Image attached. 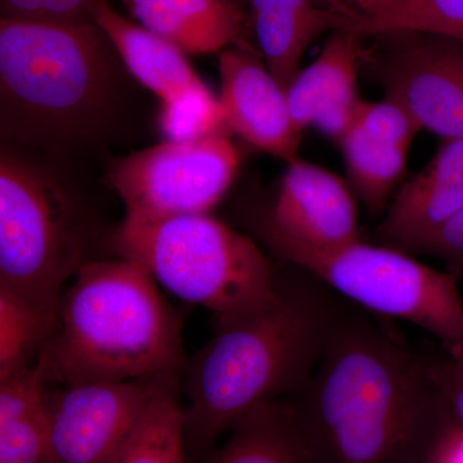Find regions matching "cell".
Listing matches in <instances>:
<instances>
[{"label":"cell","mask_w":463,"mask_h":463,"mask_svg":"<svg viewBox=\"0 0 463 463\" xmlns=\"http://www.w3.org/2000/svg\"><path fill=\"white\" fill-rule=\"evenodd\" d=\"M109 250L138 264L173 297L205 307L215 321L254 312L276 297L277 268L258 243L210 213L124 218Z\"/></svg>","instance_id":"cell-4"},{"label":"cell","mask_w":463,"mask_h":463,"mask_svg":"<svg viewBox=\"0 0 463 463\" xmlns=\"http://www.w3.org/2000/svg\"><path fill=\"white\" fill-rule=\"evenodd\" d=\"M322 8L340 17L337 29L345 21L367 20L398 7L405 0H316ZM336 29V30H337Z\"/></svg>","instance_id":"cell-28"},{"label":"cell","mask_w":463,"mask_h":463,"mask_svg":"<svg viewBox=\"0 0 463 463\" xmlns=\"http://www.w3.org/2000/svg\"><path fill=\"white\" fill-rule=\"evenodd\" d=\"M160 374L47 388L51 463H112L136 428Z\"/></svg>","instance_id":"cell-10"},{"label":"cell","mask_w":463,"mask_h":463,"mask_svg":"<svg viewBox=\"0 0 463 463\" xmlns=\"http://www.w3.org/2000/svg\"><path fill=\"white\" fill-rule=\"evenodd\" d=\"M437 371L453 423L463 432V343L437 354Z\"/></svg>","instance_id":"cell-27"},{"label":"cell","mask_w":463,"mask_h":463,"mask_svg":"<svg viewBox=\"0 0 463 463\" xmlns=\"http://www.w3.org/2000/svg\"><path fill=\"white\" fill-rule=\"evenodd\" d=\"M344 304L315 373L288 399L315 463H428L452 425L437 354Z\"/></svg>","instance_id":"cell-1"},{"label":"cell","mask_w":463,"mask_h":463,"mask_svg":"<svg viewBox=\"0 0 463 463\" xmlns=\"http://www.w3.org/2000/svg\"><path fill=\"white\" fill-rule=\"evenodd\" d=\"M265 65L288 91L304 53L322 33L335 32L340 17L316 0H246Z\"/></svg>","instance_id":"cell-18"},{"label":"cell","mask_w":463,"mask_h":463,"mask_svg":"<svg viewBox=\"0 0 463 463\" xmlns=\"http://www.w3.org/2000/svg\"><path fill=\"white\" fill-rule=\"evenodd\" d=\"M462 210L463 138L448 139L430 163L399 188L376 240L412 255Z\"/></svg>","instance_id":"cell-14"},{"label":"cell","mask_w":463,"mask_h":463,"mask_svg":"<svg viewBox=\"0 0 463 463\" xmlns=\"http://www.w3.org/2000/svg\"><path fill=\"white\" fill-rule=\"evenodd\" d=\"M279 263L312 274L347 303L388 319L428 331L444 347L463 343L459 279L411 254L355 241L317 248L279 237H259Z\"/></svg>","instance_id":"cell-7"},{"label":"cell","mask_w":463,"mask_h":463,"mask_svg":"<svg viewBox=\"0 0 463 463\" xmlns=\"http://www.w3.org/2000/svg\"><path fill=\"white\" fill-rule=\"evenodd\" d=\"M93 23L105 33L130 74L156 94L161 102L203 84L184 52L128 20L111 7L109 0H100L94 9Z\"/></svg>","instance_id":"cell-17"},{"label":"cell","mask_w":463,"mask_h":463,"mask_svg":"<svg viewBox=\"0 0 463 463\" xmlns=\"http://www.w3.org/2000/svg\"><path fill=\"white\" fill-rule=\"evenodd\" d=\"M281 264L273 300L215 321L183 368L185 455L197 462L248 414L306 386L345 304L312 274Z\"/></svg>","instance_id":"cell-2"},{"label":"cell","mask_w":463,"mask_h":463,"mask_svg":"<svg viewBox=\"0 0 463 463\" xmlns=\"http://www.w3.org/2000/svg\"><path fill=\"white\" fill-rule=\"evenodd\" d=\"M182 371L158 376L154 394L112 463H185Z\"/></svg>","instance_id":"cell-21"},{"label":"cell","mask_w":463,"mask_h":463,"mask_svg":"<svg viewBox=\"0 0 463 463\" xmlns=\"http://www.w3.org/2000/svg\"><path fill=\"white\" fill-rule=\"evenodd\" d=\"M361 69L403 106L421 130L463 138V42L428 33L365 36Z\"/></svg>","instance_id":"cell-9"},{"label":"cell","mask_w":463,"mask_h":463,"mask_svg":"<svg viewBox=\"0 0 463 463\" xmlns=\"http://www.w3.org/2000/svg\"><path fill=\"white\" fill-rule=\"evenodd\" d=\"M240 156L221 136L194 142L167 141L116 161L109 183L125 218L155 221L210 213L230 190Z\"/></svg>","instance_id":"cell-8"},{"label":"cell","mask_w":463,"mask_h":463,"mask_svg":"<svg viewBox=\"0 0 463 463\" xmlns=\"http://www.w3.org/2000/svg\"><path fill=\"white\" fill-rule=\"evenodd\" d=\"M100 0H0L2 18L44 23H93Z\"/></svg>","instance_id":"cell-25"},{"label":"cell","mask_w":463,"mask_h":463,"mask_svg":"<svg viewBox=\"0 0 463 463\" xmlns=\"http://www.w3.org/2000/svg\"><path fill=\"white\" fill-rule=\"evenodd\" d=\"M41 362L0 379V463H51Z\"/></svg>","instance_id":"cell-19"},{"label":"cell","mask_w":463,"mask_h":463,"mask_svg":"<svg viewBox=\"0 0 463 463\" xmlns=\"http://www.w3.org/2000/svg\"><path fill=\"white\" fill-rule=\"evenodd\" d=\"M364 36L335 30L318 57L300 70L288 90L292 118L298 129L317 128L339 143L354 118L359 103L356 79Z\"/></svg>","instance_id":"cell-15"},{"label":"cell","mask_w":463,"mask_h":463,"mask_svg":"<svg viewBox=\"0 0 463 463\" xmlns=\"http://www.w3.org/2000/svg\"><path fill=\"white\" fill-rule=\"evenodd\" d=\"M421 130L395 100H362L340 139L350 184L371 213H380L403 178L414 137Z\"/></svg>","instance_id":"cell-13"},{"label":"cell","mask_w":463,"mask_h":463,"mask_svg":"<svg viewBox=\"0 0 463 463\" xmlns=\"http://www.w3.org/2000/svg\"><path fill=\"white\" fill-rule=\"evenodd\" d=\"M339 30L362 36L389 33H428L463 42V0H405L367 20L345 21Z\"/></svg>","instance_id":"cell-23"},{"label":"cell","mask_w":463,"mask_h":463,"mask_svg":"<svg viewBox=\"0 0 463 463\" xmlns=\"http://www.w3.org/2000/svg\"><path fill=\"white\" fill-rule=\"evenodd\" d=\"M182 331L178 310L142 267L99 259L63 289L39 362L48 388L183 371Z\"/></svg>","instance_id":"cell-3"},{"label":"cell","mask_w":463,"mask_h":463,"mask_svg":"<svg viewBox=\"0 0 463 463\" xmlns=\"http://www.w3.org/2000/svg\"><path fill=\"white\" fill-rule=\"evenodd\" d=\"M414 254L439 259L446 264L448 272L463 281V210L420 245Z\"/></svg>","instance_id":"cell-26"},{"label":"cell","mask_w":463,"mask_h":463,"mask_svg":"<svg viewBox=\"0 0 463 463\" xmlns=\"http://www.w3.org/2000/svg\"><path fill=\"white\" fill-rule=\"evenodd\" d=\"M111 51L94 23L0 18L3 116L29 132L79 130L108 97Z\"/></svg>","instance_id":"cell-5"},{"label":"cell","mask_w":463,"mask_h":463,"mask_svg":"<svg viewBox=\"0 0 463 463\" xmlns=\"http://www.w3.org/2000/svg\"><path fill=\"white\" fill-rule=\"evenodd\" d=\"M258 237L334 248L359 240L353 192L334 173L297 160L288 163L272 205L251 221Z\"/></svg>","instance_id":"cell-11"},{"label":"cell","mask_w":463,"mask_h":463,"mask_svg":"<svg viewBox=\"0 0 463 463\" xmlns=\"http://www.w3.org/2000/svg\"><path fill=\"white\" fill-rule=\"evenodd\" d=\"M161 132L172 142H194L221 136L225 129L223 108L205 84L161 102Z\"/></svg>","instance_id":"cell-24"},{"label":"cell","mask_w":463,"mask_h":463,"mask_svg":"<svg viewBox=\"0 0 463 463\" xmlns=\"http://www.w3.org/2000/svg\"><path fill=\"white\" fill-rule=\"evenodd\" d=\"M84 207L38 167L2 151L0 288L27 301L53 325L66 283L90 261Z\"/></svg>","instance_id":"cell-6"},{"label":"cell","mask_w":463,"mask_h":463,"mask_svg":"<svg viewBox=\"0 0 463 463\" xmlns=\"http://www.w3.org/2000/svg\"><path fill=\"white\" fill-rule=\"evenodd\" d=\"M428 463H447V462L444 461V459H441L440 457L435 455V453H434V456L431 457L430 461H429Z\"/></svg>","instance_id":"cell-29"},{"label":"cell","mask_w":463,"mask_h":463,"mask_svg":"<svg viewBox=\"0 0 463 463\" xmlns=\"http://www.w3.org/2000/svg\"><path fill=\"white\" fill-rule=\"evenodd\" d=\"M52 330L35 307L0 288V379L35 364Z\"/></svg>","instance_id":"cell-22"},{"label":"cell","mask_w":463,"mask_h":463,"mask_svg":"<svg viewBox=\"0 0 463 463\" xmlns=\"http://www.w3.org/2000/svg\"><path fill=\"white\" fill-rule=\"evenodd\" d=\"M196 463H315L286 401L258 408Z\"/></svg>","instance_id":"cell-20"},{"label":"cell","mask_w":463,"mask_h":463,"mask_svg":"<svg viewBox=\"0 0 463 463\" xmlns=\"http://www.w3.org/2000/svg\"><path fill=\"white\" fill-rule=\"evenodd\" d=\"M139 25L191 54L239 45L246 16L234 0H120Z\"/></svg>","instance_id":"cell-16"},{"label":"cell","mask_w":463,"mask_h":463,"mask_svg":"<svg viewBox=\"0 0 463 463\" xmlns=\"http://www.w3.org/2000/svg\"><path fill=\"white\" fill-rule=\"evenodd\" d=\"M219 71L228 129L288 164L297 160L301 130L292 118L288 91L264 61L236 45L221 52Z\"/></svg>","instance_id":"cell-12"}]
</instances>
